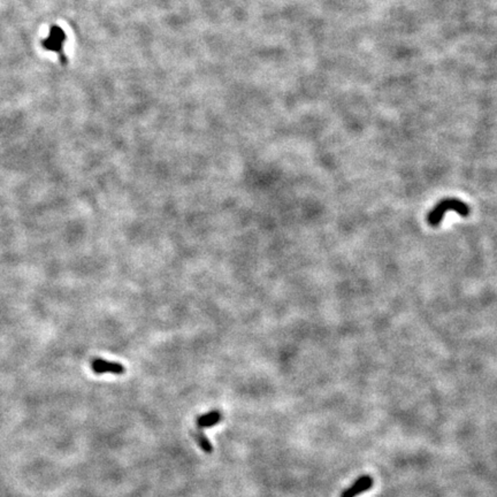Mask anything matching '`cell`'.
<instances>
[{"instance_id": "cell-2", "label": "cell", "mask_w": 497, "mask_h": 497, "mask_svg": "<svg viewBox=\"0 0 497 497\" xmlns=\"http://www.w3.org/2000/svg\"><path fill=\"white\" fill-rule=\"evenodd\" d=\"M66 40L67 37L65 31L60 27L52 26L49 37L42 42V45L47 51L59 53L62 59V64H66V57L64 56V43Z\"/></svg>"}, {"instance_id": "cell-5", "label": "cell", "mask_w": 497, "mask_h": 497, "mask_svg": "<svg viewBox=\"0 0 497 497\" xmlns=\"http://www.w3.org/2000/svg\"><path fill=\"white\" fill-rule=\"evenodd\" d=\"M223 413L220 411H211L206 414H203L198 419H197V427L200 429L204 428H210L213 427L215 425H218L221 420H223Z\"/></svg>"}, {"instance_id": "cell-3", "label": "cell", "mask_w": 497, "mask_h": 497, "mask_svg": "<svg viewBox=\"0 0 497 497\" xmlns=\"http://www.w3.org/2000/svg\"><path fill=\"white\" fill-rule=\"evenodd\" d=\"M90 366L93 372L97 375L101 374H114V375H121L125 372L124 366L115 361H108L103 358H94L90 361Z\"/></svg>"}, {"instance_id": "cell-4", "label": "cell", "mask_w": 497, "mask_h": 497, "mask_svg": "<svg viewBox=\"0 0 497 497\" xmlns=\"http://www.w3.org/2000/svg\"><path fill=\"white\" fill-rule=\"evenodd\" d=\"M373 486V479L370 475H363L355 481V484L341 494V497H356L370 490Z\"/></svg>"}, {"instance_id": "cell-6", "label": "cell", "mask_w": 497, "mask_h": 497, "mask_svg": "<svg viewBox=\"0 0 497 497\" xmlns=\"http://www.w3.org/2000/svg\"><path fill=\"white\" fill-rule=\"evenodd\" d=\"M192 436H194L197 445L200 447L203 451L206 453L213 452V446H212V443L210 442L209 437H207L204 434V432H203V429L198 428L196 429V431H192Z\"/></svg>"}, {"instance_id": "cell-1", "label": "cell", "mask_w": 497, "mask_h": 497, "mask_svg": "<svg viewBox=\"0 0 497 497\" xmlns=\"http://www.w3.org/2000/svg\"><path fill=\"white\" fill-rule=\"evenodd\" d=\"M450 210L456 211L462 216H467L470 214V207L464 201L456 198H447L438 201V204L429 212L428 224L431 226L440 225L443 216L447 213V211Z\"/></svg>"}]
</instances>
